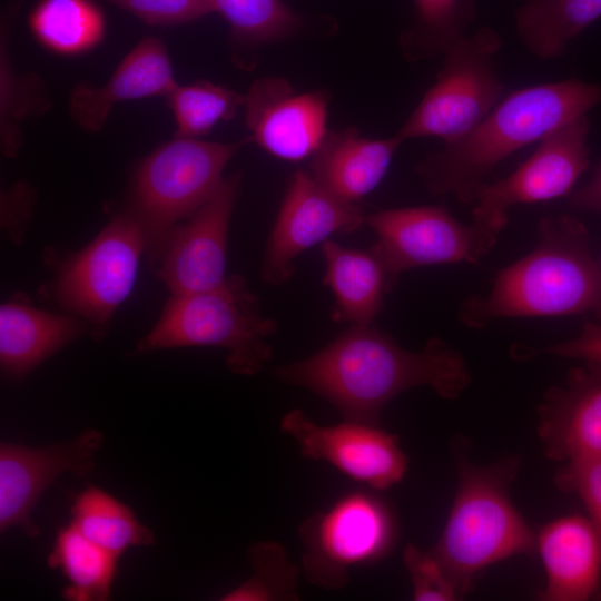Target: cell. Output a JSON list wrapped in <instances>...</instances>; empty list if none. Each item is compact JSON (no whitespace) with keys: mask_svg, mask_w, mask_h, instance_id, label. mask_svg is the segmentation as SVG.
Listing matches in <instances>:
<instances>
[{"mask_svg":"<svg viewBox=\"0 0 601 601\" xmlns=\"http://www.w3.org/2000/svg\"><path fill=\"white\" fill-rule=\"evenodd\" d=\"M244 106L250 140L283 160L312 157L329 131L327 95L319 90L298 92L280 77L256 80Z\"/></svg>","mask_w":601,"mask_h":601,"instance_id":"2e32d148","label":"cell"},{"mask_svg":"<svg viewBox=\"0 0 601 601\" xmlns=\"http://www.w3.org/2000/svg\"><path fill=\"white\" fill-rule=\"evenodd\" d=\"M457 445L456 493L443 531L430 551L463 595L487 566L536 552V534L510 496L519 460L512 456L477 465Z\"/></svg>","mask_w":601,"mask_h":601,"instance_id":"277c9868","label":"cell"},{"mask_svg":"<svg viewBox=\"0 0 601 601\" xmlns=\"http://www.w3.org/2000/svg\"><path fill=\"white\" fill-rule=\"evenodd\" d=\"M104 435L87 428L76 437L47 446L0 445V531L20 528L35 538L39 528L31 511L46 489L62 473L83 476L95 467Z\"/></svg>","mask_w":601,"mask_h":601,"instance_id":"5bb4252c","label":"cell"},{"mask_svg":"<svg viewBox=\"0 0 601 601\" xmlns=\"http://www.w3.org/2000/svg\"><path fill=\"white\" fill-rule=\"evenodd\" d=\"M403 142L396 134L372 139L355 127L329 130L311 157L308 173L334 196L356 203L381 183Z\"/></svg>","mask_w":601,"mask_h":601,"instance_id":"ffe728a7","label":"cell"},{"mask_svg":"<svg viewBox=\"0 0 601 601\" xmlns=\"http://www.w3.org/2000/svg\"><path fill=\"white\" fill-rule=\"evenodd\" d=\"M167 98L177 125L175 137L190 138L208 134L220 120L231 119L245 102V96L205 80L177 85Z\"/></svg>","mask_w":601,"mask_h":601,"instance_id":"f546056e","label":"cell"},{"mask_svg":"<svg viewBox=\"0 0 601 601\" xmlns=\"http://www.w3.org/2000/svg\"><path fill=\"white\" fill-rule=\"evenodd\" d=\"M146 250L141 226L130 213L119 214L59 269L56 297L66 311L87 319L101 336L130 294Z\"/></svg>","mask_w":601,"mask_h":601,"instance_id":"9c48e42d","label":"cell"},{"mask_svg":"<svg viewBox=\"0 0 601 601\" xmlns=\"http://www.w3.org/2000/svg\"><path fill=\"white\" fill-rule=\"evenodd\" d=\"M532 252L502 268L486 296L466 300L460 318L482 328L496 318L592 315L601 319V266L585 226L571 214L541 219Z\"/></svg>","mask_w":601,"mask_h":601,"instance_id":"3957f363","label":"cell"},{"mask_svg":"<svg viewBox=\"0 0 601 601\" xmlns=\"http://www.w3.org/2000/svg\"><path fill=\"white\" fill-rule=\"evenodd\" d=\"M540 352L582 362L601 363V325L588 321L578 336L544 347Z\"/></svg>","mask_w":601,"mask_h":601,"instance_id":"e575fe53","label":"cell"},{"mask_svg":"<svg viewBox=\"0 0 601 601\" xmlns=\"http://www.w3.org/2000/svg\"><path fill=\"white\" fill-rule=\"evenodd\" d=\"M600 17L601 0H525L514 22L519 39L532 55L553 59Z\"/></svg>","mask_w":601,"mask_h":601,"instance_id":"603a6c76","label":"cell"},{"mask_svg":"<svg viewBox=\"0 0 601 601\" xmlns=\"http://www.w3.org/2000/svg\"><path fill=\"white\" fill-rule=\"evenodd\" d=\"M1 93L2 149L7 156H12L20 146L17 122L38 112L42 105L41 83L37 77H16L2 52Z\"/></svg>","mask_w":601,"mask_h":601,"instance_id":"4dcf8cb0","label":"cell"},{"mask_svg":"<svg viewBox=\"0 0 601 601\" xmlns=\"http://www.w3.org/2000/svg\"><path fill=\"white\" fill-rule=\"evenodd\" d=\"M538 407L544 455L570 463L601 457V363L583 362Z\"/></svg>","mask_w":601,"mask_h":601,"instance_id":"e0dca14e","label":"cell"},{"mask_svg":"<svg viewBox=\"0 0 601 601\" xmlns=\"http://www.w3.org/2000/svg\"><path fill=\"white\" fill-rule=\"evenodd\" d=\"M546 583L542 601H587L601 590V538L588 515L569 514L536 533Z\"/></svg>","mask_w":601,"mask_h":601,"instance_id":"ac0fdd59","label":"cell"},{"mask_svg":"<svg viewBox=\"0 0 601 601\" xmlns=\"http://www.w3.org/2000/svg\"><path fill=\"white\" fill-rule=\"evenodd\" d=\"M118 560L69 523L58 530L47 565L59 570L68 581L65 599L105 601L110 598Z\"/></svg>","mask_w":601,"mask_h":601,"instance_id":"cb8c5ba5","label":"cell"},{"mask_svg":"<svg viewBox=\"0 0 601 601\" xmlns=\"http://www.w3.org/2000/svg\"><path fill=\"white\" fill-rule=\"evenodd\" d=\"M228 23L235 48L256 50L299 33L306 20L283 0H209Z\"/></svg>","mask_w":601,"mask_h":601,"instance_id":"83f0119b","label":"cell"},{"mask_svg":"<svg viewBox=\"0 0 601 601\" xmlns=\"http://www.w3.org/2000/svg\"><path fill=\"white\" fill-rule=\"evenodd\" d=\"M33 37L60 55L95 48L106 32V17L92 0H38L28 16Z\"/></svg>","mask_w":601,"mask_h":601,"instance_id":"d4e9b609","label":"cell"},{"mask_svg":"<svg viewBox=\"0 0 601 601\" xmlns=\"http://www.w3.org/2000/svg\"><path fill=\"white\" fill-rule=\"evenodd\" d=\"M601 104V87L577 79L509 93L465 136L421 160L415 171L432 195L473 204L502 160Z\"/></svg>","mask_w":601,"mask_h":601,"instance_id":"7a4b0ae2","label":"cell"},{"mask_svg":"<svg viewBox=\"0 0 601 601\" xmlns=\"http://www.w3.org/2000/svg\"><path fill=\"white\" fill-rule=\"evenodd\" d=\"M145 23L177 26L213 13L209 0H108Z\"/></svg>","mask_w":601,"mask_h":601,"instance_id":"836d02e7","label":"cell"},{"mask_svg":"<svg viewBox=\"0 0 601 601\" xmlns=\"http://www.w3.org/2000/svg\"><path fill=\"white\" fill-rule=\"evenodd\" d=\"M280 381L312 391L329 402L347 421L380 425L384 406L416 386L440 397L457 398L471 384L463 356L432 337L412 352L370 325L346 329L317 353L279 365Z\"/></svg>","mask_w":601,"mask_h":601,"instance_id":"6da1fadb","label":"cell"},{"mask_svg":"<svg viewBox=\"0 0 601 601\" xmlns=\"http://www.w3.org/2000/svg\"><path fill=\"white\" fill-rule=\"evenodd\" d=\"M279 427L297 442L302 456L325 461L373 490L392 487L407 472L408 460L398 437L380 425L344 420L325 426L294 408L284 414Z\"/></svg>","mask_w":601,"mask_h":601,"instance_id":"7c38bea8","label":"cell"},{"mask_svg":"<svg viewBox=\"0 0 601 601\" xmlns=\"http://www.w3.org/2000/svg\"><path fill=\"white\" fill-rule=\"evenodd\" d=\"M277 326L259 313V300L239 275L211 290L171 295L152 329L137 345L140 353L187 346L226 351L235 374L252 376L272 358L267 342Z\"/></svg>","mask_w":601,"mask_h":601,"instance_id":"5b68a950","label":"cell"},{"mask_svg":"<svg viewBox=\"0 0 601 601\" xmlns=\"http://www.w3.org/2000/svg\"><path fill=\"white\" fill-rule=\"evenodd\" d=\"M356 203L343 200L322 187L308 171L297 170L287 185L268 237L262 277L280 285L294 273V259L335 233H353L365 224Z\"/></svg>","mask_w":601,"mask_h":601,"instance_id":"4fadbf2b","label":"cell"},{"mask_svg":"<svg viewBox=\"0 0 601 601\" xmlns=\"http://www.w3.org/2000/svg\"><path fill=\"white\" fill-rule=\"evenodd\" d=\"M298 535L306 582L339 590L348 584L352 568L370 565L392 551L397 526L386 502L375 494L354 491L308 515Z\"/></svg>","mask_w":601,"mask_h":601,"instance_id":"ba28073f","label":"cell"},{"mask_svg":"<svg viewBox=\"0 0 601 601\" xmlns=\"http://www.w3.org/2000/svg\"><path fill=\"white\" fill-rule=\"evenodd\" d=\"M500 35L490 27L466 33L442 56L436 80L396 132L407 139L437 137L444 144L469 134L501 100L505 90L494 56Z\"/></svg>","mask_w":601,"mask_h":601,"instance_id":"52a82bcc","label":"cell"},{"mask_svg":"<svg viewBox=\"0 0 601 601\" xmlns=\"http://www.w3.org/2000/svg\"><path fill=\"white\" fill-rule=\"evenodd\" d=\"M375 246L394 276L405 270L451 263H477L497 236L472 223L464 225L446 208L417 206L382 209L365 217Z\"/></svg>","mask_w":601,"mask_h":601,"instance_id":"8fae6325","label":"cell"},{"mask_svg":"<svg viewBox=\"0 0 601 601\" xmlns=\"http://www.w3.org/2000/svg\"><path fill=\"white\" fill-rule=\"evenodd\" d=\"M86 324L71 315L8 302L0 307V364L6 376L21 378L73 342Z\"/></svg>","mask_w":601,"mask_h":601,"instance_id":"7402d4cb","label":"cell"},{"mask_svg":"<svg viewBox=\"0 0 601 601\" xmlns=\"http://www.w3.org/2000/svg\"><path fill=\"white\" fill-rule=\"evenodd\" d=\"M247 558L253 574L234 588L223 601H297V583L300 571L288 559L284 545L276 541L256 542L249 545Z\"/></svg>","mask_w":601,"mask_h":601,"instance_id":"f1b7e54d","label":"cell"},{"mask_svg":"<svg viewBox=\"0 0 601 601\" xmlns=\"http://www.w3.org/2000/svg\"><path fill=\"white\" fill-rule=\"evenodd\" d=\"M589 131L587 115L578 117L543 137L509 176L485 181L474 197L472 223L497 236L512 206L568 197L590 165Z\"/></svg>","mask_w":601,"mask_h":601,"instance_id":"30bf717a","label":"cell"},{"mask_svg":"<svg viewBox=\"0 0 601 601\" xmlns=\"http://www.w3.org/2000/svg\"><path fill=\"white\" fill-rule=\"evenodd\" d=\"M248 140L237 144L175 137L155 149L136 171L130 214L156 260L180 219L190 217L218 189L223 170Z\"/></svg>","mask_w":601,"mask_h":601,"instance_id":"8992f818","label":"cell"},{"mask_svg":"<svg viewBox=\"0 0 601 601\" xmlns=\"http://www.w3.org/2000/svg\"><path fill=\"white\" fill-rule=\"evenodd\" d=\"M403 562L412 584V599L415 601H454L461 595L456 584L428 550L422 551L413 543L403 550Z\"/></svg>","mask_w":601,"mask_h":601,"instance_id":"1f68e13d","label":"cell"},{"mask_svg":"<svg viewBox=\"0 0 601 601\" xmlns=\"http://www.w3.org/2000/svg\"><path fill=\"white\" fill-rule=\"evenodd\" d=\"M322 253L326 265L323 282L335 298L333 318L352 326L370 325L397 280L381 252L375 245L355 249L327 239Z\"/></svg>","mask_w":601,"mask_h":601,"instance_id":"44dd1931","label":"cell"},{"mask_svg":"<svg viewBox=\"0 0 601 601\" xmlns=\"http://www.w3.org/2000/svg\"><path fill=\"white\" fill-rule=\"evenodd\" d=\"M239 181V174L224 179L214 195L169 235L157 275L173 295L207 292L226 282L227 238Z\"/></svg>","mask_w":601,"mask_h":601,"instance_id":"9a60e30c","label":"cell"},{"mask_svg":"<svg viewBox=\"0 0 601 601\" xmlns=\"http://www.w3.org/2000/svg\"><path fill=\"white\" fill-rule=\"evenodd\" d=\"M566 198L574 209L601 213V162L589 183L573 190Z\"/></svg>","mask_w":601,"mask_h":601,"instance_id":"8d00e7d4","label":"cell"},{"mask_svg":"<svg viewBox=\"0 0 601 601\" xmlns=\"http://www.w3.org/2000/svg\"><path fill=\"white\" fill-rule=\"evenodd\" d=\"M10 194L16 201V211L11 216L3 218L2 224L10 237L13 240H19L22 237L24 228L30 218L32 209V194L29 189H26L24 186H19L18 189L12 190Z\"/></svg>","mask_w":601,"mask_h":601,"instance_id":"d590c367","label":"cell"},{"mask_svg":"<svg viewBox=\"0 0 601 601\" xmlns=\"http://www.w3.org/2000/svg\"><path fill=\"white\" fill-rule=\"evenodd\" d=\"M554 483L581 500L601 538V457L564 463Z\"/></svg>","mask_w":601,"mask_h":601,"instance_id":"d6a6232c","label":"cell"},{"mask_svg":"<svg viewBox=\"0 0 601 601\" xmlns=\"http://www.w3.org/2000/svg\"><path fill=\"white\" fill-rule=\"evenodd\" d=\"M70 513V523L117 558L128 548L155 544L154 532L137 520L132 510L97 486L77 494Z\"/></svg>","mask_w":601,"mask_h":601,"instance_id":"484cf974","label":"cell"},{"mask_svg":"<svg viewBox=\"0 0 601 601\" xmlns=\"http://www.w3.org/2000/svg\"><path fill=\"white\" fill-rule=\"evenodd\" d=\"M413 20L401 33L405 57L417 61L442 56L466 35L476 18L474 0H412Z\"/></svg>","mask_w":601,"mask_h":601,"instance_id":"4316f807","label":"cell"},{"mask_svg":"<svg viewBox=\"0 0 601 601\" xmlns=\"http://www.w3.org/2000/svg\"><path fill=\"white\" fill-rule=\"evenodd\" d=\"M178 83L164 42L144 38L119 63L102 86L78 83L69 98L76 124L87 132L99 131L115 104L155 96H166Z\"/></svg>","mask_w":601,"mask_h":601,"instance_id":"d6986e66","label":"cell"}]
</instances>
